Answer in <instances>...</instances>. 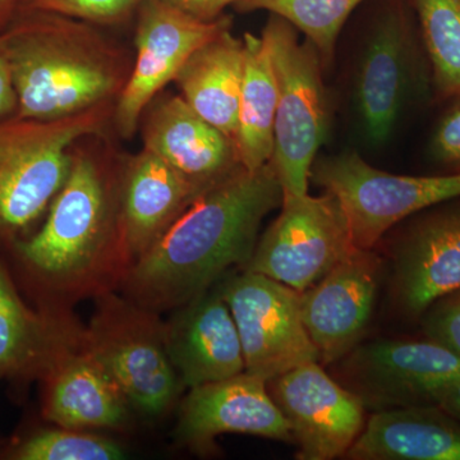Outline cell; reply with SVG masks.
Instances as JSON below:
<instances>
[{
    "label": "cell",
    "instance_id": "obj_1",
    "mask_svg": "<svg viewBox=\"0 0 460 460\" xmlns=\"http://www.w3.org/2000/svg\"><path fill=\"white\" fill-rule=\"evenodd\" d=\"M120 178L122 168L75 148L40 228L8 247L39 308L72 311L122 286L133 262L120 219Z\"/></svg>",
    "mask_w": 460,
    "mask_h": 460
},
{
    "label": "cell",
    "instance_id": "obj_2",
    "mask_svg": "<svg viewBox=\"0 0 460 460\" xmlns=\"http://www.w3.org/2000/svg\"><path fill=\"white\" fill-rule=\"evenodd\" d=\"M283 202L271 162L257 171L239 166L202 190L163 237L129 269L119 292L162 314L186 305L243 270L266 215Z\"/></svg>",
    "mask_w": 460,
    "mask_h": 460
},
{
    "label": "cell",
    "instance_id": "obj_3",
    "mask_svg": "<svg viewBox=\"0 0 460 460\" xmlns=\"http://www.w3.org/2000/svg\"><path fill=\"white\" fill-rule=\"evenodd\" d=\"M17 93V117L53 120L109 102L128 80L118 51L89 22L16 12L0 31Z\"/></svg>",
    "mask_w": 460,
    "mask_h": 460
},
{
    "label": "cell",
    "instance_id": "obj_4",
    "mask_svg": "<svg viewBox=\"0 0 460 460\" xmlns=\"http://www.w3.org/2000/svg\"><path fill=\"white\" fill-rule=\"evenodd\" d=\"M109 102L53 120L0 118V248L29 234L71 168L78 141L100 135Z\"/></svg>",
    "mask_w": 460,
    "mask_h": 460
},
{
    "label": "cell",
    "instance_id": "obj_5",
    "mask_svg": "<svg viewBox=\"0 0 460 460\" xmlns=\"http://www.w3.org/2000/svg\"><path fill=\"white\" fill-rule=\"evenodd\" d=\"M93 301V316L84 326L91 352L132 411L147 420L164 419L184 390L166 349L164 321L119 290Z\"/></svg>",
    "mask_w": 460,
    "mask_h": 460
},
{
    "label": "cell",
    "instance_id": "obj_6",
    "mask_svg": "<svg viewBox=\"0 0 460 460\" xmlns=\"http://www.w3.org/2000/svg\"><path fill=\"white\" fill-rule=\"evenodd\" d=\"M278 84L271 164L283 195L308 193L311 171L329 132V102L323 63L295 27L270 14L262 31Z\"/></svg>",
    "mask_w": 460,
    "mask_h": 460
},
{
    "label": "cell",
    "instance_id": "obj_7",
    "mask_svg": "<svg viewBox=\"0 0 460 460\" xmlns=\"http://www.w3.org/2000/svg\"><path fill=\"white\" fill-rule=\"evenodd\" d=\"M311 180L337 198L354 246L361 250H372L411 215L460 196V171L429 177L392 174L354 151L316 160Z\"/></svg>",
    "mask_w": 460,
    "mask_h": 460
},
{
    "label": "cell",
    "instance_id": "obj_8",
    "mask_svg": "<svg viewBox=\"0 0 460 460\" xmlns=\"http://www.w3.org/2000/svg\"><path fill=\"white\" fill-rule=\"evenodd\" d=\"M280 208L243 270L305 292L357 247L343 208L332 193L283 195Z\"/></svg>",
    "mask_w": 460,
    "mask_h": 460
},
{
    "label": "cell",
    "instance_id": "obj_9",
    "mask_svg": "<svg viewBox=\"0 0 460 460\" xmlns=\"http://www.w3.org/2000/svg\"><path fill=\"white\" fill-rule=\"evenodd\" d=\"M239 271L220 288L237 325L246 372L270 381L320 362L302 319L301 292L265 275Z\"/></svg>",
    "mask_w": 460,
    "mask_h": 460
},
{
    "label": "cell",
    "instance_id": "obj_10",
    "mask_svg": "<svg viewBox=\"0 0 460 460\" xmlns=\"http://www.w3.org/2000/svg\"><path fill=\"white\" fill-rule=\"evenodd\" d=\"M74 311L60 317L56 341L38 380L42 417L59 428L120 429L132 411L119 387L91 352Z\"/></svg>",
    "mask_w": 460,
    "mask_h": 460
},
{
    "label": "cell",
    "instance_id": "obj_11",
    "mask_svg": "<svg viewBox=\"0 0 460 460\" xmlns=\"http://www.w3.org/2000/svg\"><path fill=\"white\" fill-rule=\"evenodd\" d=\"M341 361L345 387L376 411L438 405L460 374L459 354L428 338L357 345Z\"/></svg>",
    "mask_w": 460,
    "mask_h": 460
},
{
    "label": "cell",
    "instance_id": "obj_12",
    "mask_svg": "<svg viewBox=\"0 0 460 460\" xmlns=\"http://www.w3.org/2000/svg\"><path fill=\"white\" fill-rule=\"evenodd\" d=\"M228 27L229 18L199 20L166 0L142 2L135 66L114 111L124 138L133 137L148 104L175 80L190 54Z\"/></svg>",
    "mask_w": 460,
    "mask_h": 460
},
{
    "label": "cell",
    "instance_id": "obj_13",
    "mask_svg": "<svg viewBox=\"0 0 460 460\" xmlns=\"http://www.w3.org/2000/svg\"><path fill=\"white\" fill-rule=\"evenodd\" d=\"M392 242L399 313L420 321L432 302L460 289V196L402 220Z\"/></svg>",
    "mask_w": 460,
    "mask_h": 460
},
{
    "label": "cell",
    "instance_id": "obj_14",
    "mask_svg": "<svg viewBox=\"0 0 460 460\" xmlns=\"http://www.w3.org/2000/svg\"><path fill=\"white\" fill-rule=\"evenodd\" d=\"M268 387L298 444V459L345 456L365 428L361 399L330 377L320 362L298 366L268 381Z\"/></svg>",
    "mask_w": 460,
    "mask_h": 460
},
{
    "label": "cell",
    "instance_id": "obj_15",
    "mask_svg": "<svg viewBox=\"0 0 460 460\" xmlns=\"http://www.w3.org/2000/svg\"><path fill=\"white\" fill-rule=\"evenodd\" d=\"M416 42L407 16L393 9L363 44L352 96L365 140L380 146L392 137L416 75Z\"/></svg>",
    "mask_w": 460,
    "mask_h": 460
},
{
    "label": "cell",
    "instance_id": "obj_16",
    "mask_svg": "<svg viewBox=\"0 0 460 460\" xmlns=\"http://www.w3.org/2000/svg\"><path fill=\"white\" fill-rule=\"evenodd\" d=\"M189 390L180 405L175 435L193 452H211L215 438L226 434L293 441L289 423L261 377L244 371Z\"/></svg>",
    "mask_w": 460,
    "mask_h": 460
},
{
    "label": "cell",
    "instance_id": "obj_17",
    "mask_svg": "<svg viewBox=\"0 0 460 460\" xmlns=\"http://www.w3.org/2000/svg\"><path fill=\"white\" fill-rule=\"evenodd\" d=\"M380 260L356 248L314 286L301 292L302 319L319 352L332 365L358 345L374 313Z\"/></svg>",
    "mask_w": 460,
    "mask_h": 460
},
{
    "label": "cell",
    "instance_id": "obj_18",
    "mask_svg": "<svg viewBox=\"0 0 460 460\" xmlns=\"http://www.w3.org/2000/svg\"><path fill=\"white\" fill-rule=\"evenodd\" d=\"M171 313L164 321L166 349L184 389L246 371L237 325L220 284Z\"/></svg>",
    "mask_w": 460,
    "mask_h": 460
},
{
    "label": "cell",
    "instance_id": "obj_19",
    "mask_svg": "<svg viewBox=\"0 0 460 460\" xmlns=\"http://www.w3.org/2000/svg\"><path fill=\"white\" fill-rule=\"evenodd\" d=\"M146 109L144 148L199 189H208L242 166L235 142L206 122L181 96L154 99Z\"/></svg>",
    "mask_w": 460,
    "mask_h": 460
},
{
    "label": "cell",
    "instance_id": "obj_20",
    "mask_svg": "<svg viewBox=\"0 0 460 460\" xmlns=\"http://www.w3.org/2000/svg\"><path fill=\"white\" fill-rule=\"evenodd\" d=\"M202 190L147 148L123 166L120 219L133 263L163 237Z\"/></svg>",
    "mask_w": 460,
    "mask_h": 460
},
{
    "label": "cell",
    "instance_id": "obj_21",
    "mask_svg": "<svg viewBox=\"0 0 460 460\" xmlns=\"http://www.w3.org/2000/svg\"><path fill=\"white\" fill-rule=\"evenodd\" d=\"M345 456L356 460H460V423L438 405L378 411Z\"/></svg>",
    "mask_w": 460,
    "mask_h": 460
},
{
    "label": "cell",
    "instance_id": "obj_22",
    "mask_svg": "<svg viewBox=\"0 0 460 460\" xmlns=\"http://www.w3.org/2000/svg\"><path fill=\"white\" fill-rule=\"evenodd\" d=\"M243 71V40L228 27L193 51L174 80L184 102L234 142Z\"/></svg>",
    "mask_w": 460,
    "mask_h": 460
},
{
    "label": "cell",
    "instance_id": "obj_23",
    "mask_svg": "<svg viewBox=\"0 0 460 460\" xmlns=\"http://www.w3.org/2000/svg\"><path fill=\"white\" fill-rule=\"evenodd\" d=\"M63 313L30 307L0 256V377L38 380Z\"/></svg>",
    "mask_w": 460,
    "mask_h": 460
},
{
    "label": "cell",
    "instance_id": "obj_24",
    "mask_svg": "<svg viewBox=\"0 0 460 460\" xmlns=\"http://www.w3.org/2000/svg\"><path fill=\"white\" fill-rule=\"evenodd\" d=\"M243 50L235 147L239 164L253 172L268 164L274 153L278 84L262 36L244 33Z\"/></svg>",
    "mask_w": 460,
    "mask_h": 460
},
{
    "label": "cell",
    "instance_id": "obj_25",
    "mask_svg": "<svg viewBox=\"0 0 460 460\" xmlns=\"http://www.w3.org/2000/svg\"><path fill=\"white\" fill-rule=\"evenodd\" d=\"M363 0H237L239 12L266 11L288 21L311 42L321 63L328 66L334 58L341 29Z\"/></svg>",
    "mask_w": 460,
    "mask_h": 460
},
{
    "label": "cell",
    "instance_id": "obj_26",
    "mask_svg": "<svg viewBox=\"0 0 460 460\" xmlns=\"http://www.w3.org/2000/svg\"><path fill=\"white\" fill-rule=\"evenodd\" d=\"M438 95L460 96V0H414Z\"/></svg>",
    "mask_w": 460,
    "mask_h": 460
},
{
    "label": "cell",
    "instance_id": "obj_27",
    "mask_svg": "<svg viewBox=\"0 0 460 460\" xmlns=\"http://www.w3.org/2000/svg\"><path fill=\"white\" fill-rule=\"evenodd\" d=\"M5 458L14 460H119L123 445L96 431L53 428L36 429L12 445Z\"/></svg>",
    "mask_w": 460,
    "mask_h": 460
},
{
    "label": "cell",
    "instance_id": "obj_28",
    "mask_svg": "<svg viewBox=\"0 0 460 460\" xmlns=\"http://www.w3.org/2000/svg\"><path fill=\"white\" fill-rule=\"evenodd\" d=\"M144 0H16V12H45L89 23H115L140 8Z\"/></svg>",
    "mask_w": 460,
    "mask_h": 460
},
{
    "label": "cell",
    "instance_id": "obj_29",
    "mask_svg": "<svg viewBox=\"0 0 460 460\" xmlns=\"http://www.w3.org/2000/svg\"><path fill=\"white\" fill-rule=\"evenodd\" d=\"M420 323L425 338L460 356V289L432 302Z\"/></svg>",
    "mask_w": 460,
    "mask_h": 460
},
{
    "label": "cell",
    "instance_id": "obj_30",
    "mask_svg": "<svg viewBox=\"0 0 460 460\" xmlns=\"http://www.w3.org/2000/svg\"><path fill=\"white\" fill-rule=\"evenodd\" d=\"M453 100L452 107L445 111L436 127L431 153L438 162L460 168V96Z\"/></svg>",
    "mask_w": 460,
    "mask_h": 460
},
{
    "label": "cell",
    "instance_id": "obj_31",
    "mask_svg": "<svg viewBox=\"0 0 460 460\" xmlns=\"http://www.w3.org/2000/svg\"><path fill=\"white\" fill-rule=\"evenodd\" d=\"M17 93L12 80L7 58L0 47V118L12 117L17 113Z\"/></svg>",
    "mask_w": 460,
    "mask_h": 460
},
{
    "label": "cell",
    "instance_id": "obj_32",
    "mask_svg": "<svg viewBox=\"0 0 460 460\" xmlns=\"http://www.w3.org/2000/svg\"><path fill=\"white\" fill-rule=\"evenodd\" d=\"M181 11L199 18V20L211 21L219 17L217 2L219 0H166Z\"/></svg>",
    "mask_w": 460,
    "mask_h": 460
},
{
    "label": "cell",
    "instance_id": "obj_33",
    "mask_svg": "<svg viewBox=\"0 0 460 460\" xmlns=\"http://www.w3.org/2000/svg\"><path fill=\"white\" fill-rule=\"evenodd\" d=\"M438 405L460 423V374L445 387Z\"/></svg>",
    "mask_w": 460,
    "mask_h": 460
},
{
    "label": "cell",
    "instance_id": "obj_34",
    "mask_svg": "<svg viewBox=\"0 0 460 460\" xmlns=\"http://www.w3.org/2000/svg\"><path fill=\"white\" fill-rule=\"evenodd\" d=\"M16 0H0V31L8 25L14 14Z\"/></svg>",
    "mask_w": 460,
    "mask_h": 460
},
{
    "label": "cell",
    "instance_id": "obj_35",
    "mask_svg": "<svg viewBox=\"0 0 460 460\" xmlns=\"http://www.w3.org/2000/svg\"><path fill=\"white\" fill-rule=\"evenodd\" d=\"M235 2H237V0H219V2H217V11H219V13H222L224 8L234 4Z\"/></svg>",
    "mask_w": 460,
    "mask_h": 460
},
{
    "label": "cell",
    "instance_id": "obj_36",
    "mask_svg": "<svg viewBox=\"0 0 460 460\" xmlns=\"http://www.w3.org/2000/svg\"><path fill=\"white\" fill-rule=\"evenodd\" d=\"M0 380H2V377H0Z\"/></svg>",
    "mask_w": 460,
    "mask_h": 460
}]
</instances>
